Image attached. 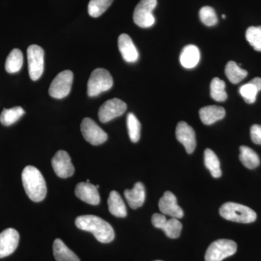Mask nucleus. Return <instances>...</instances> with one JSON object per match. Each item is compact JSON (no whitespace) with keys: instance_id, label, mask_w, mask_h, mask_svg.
Wrapping results in <instances>:
<instances>
[{"instance_id":"cd10ccee","label":"nucleus","mask_w":261,"mask_h":261,"mask_svg":"<svg viewBox=\"0 0 261 261\" xmlns=\"http://www.w3.org/2000/svg\"><path fill=\"white\" fill-rule=\"evenodd\" d=\"M211 96L217 102H224L227 99L226 84L219 78H214L211 84Z\"/></svg>"},{"instance_id":"412c9836","label":"nucleus","mask_w":261,"mask_h":261,"mask_svg":"<svg viewBox=\"0 0 261 261\" xmlns=\"http://www.w3.org/2000/svg\"><path fill=\"white\" fill-rule=\"evenodd\" d=\"M108 205L110 213L116 217L124 218L127 216L126 205L118 192L112 191L110 193Z\"/></svg>"},{"instance_id":"a878e982","label":"nucleus","mask_w":261,"mask_h":261,"mask_svg":"<svg viewBox=\"0 0 261 261\" xmlns=\"http://www.w3.org/2000/svg\"><path fill=\"white\" fill-rule=\"evenodd\" d=\"M204 162L206 168L211 171L213 177L219 178L221 176V166L217 155L211 149H206L204 152Z\"/></svg>"},{"instance_id":"dca6fc26","label":"nucleus","mask_w":261,"mask_h":261,"mask_svg":"<svg viewBox=\"0 0 261 261\" xmlns=\"http://www.w3.org/2000/svg\"><path fill=\"white\" fill-rule=\"evenodd\" d=\"M75 195L86 203L97 205L100 202L97 187L89 182H81L75 188Z\"/></svg>"},{"instance_id":"4468645a","label":"nucleus","mask_w":261,"mask_h":261,"mask_svg":"<svg viewBox=\"0 0 261 261\" xmlns=\"http://www.w3.org/2000/svg\"><path fill=\"white\" fill-rule=\"evenodd\" d=\"M19 239V233L14 228H7L0 233V258L9 256L14 252L18 247Z\"/></svg>"},{"instance_id":"2f4dec72","label":"nucleus","mask_w":261,"mask_h":261,"mask_svg":"<svg viewBox=\"0 0 261 261\" xmlns=\"http://www.w3.org/2000/svg\"><path fill=\"white\" fill-rule=\"evenodd\" d=\"M199 15L202 23L207 27H214L218 23L216 11L210 6H205L201 8Z\"/></svg>"},{"instance_id":"6e6552de","label":"nucleus","mask_w":261,"mask_h":261,"mask_svg":"<svg viewBox=\"0 0 261 261\" xmlns=\"http://www.w3.org/2000/svg\"><path fill=\"white\" fill-rule=\"evenodd\" d=\"M27 58L30 78L33 81H37L44 72V51L37 44H32L27 49Z\"/></svg>"},{"instance_id":"9b49d317","label":"nucleus","mask_w":261,"mask_h":261,"mask_svg":"<svg viewBox=\"0 0 261 261\" xmlns=\"http://www.w3.org/2000/svg\"><path fill=\"white\" fill-rule=\"evenodd\" d=\"M152 223L154 227L163 230L168 238L176 239L181 234L182 224L177 219L172 218L167 220L165 215L154 214L152 217Z\"/></svg>"},{"instance_id":"72a5a7b5","label":"nucleus","mask_w":261,"mask_h":261,"mask_svg":"<svg viewBox=\"0 0 261 261\" xmlns=\"http://www.w3.org/2000/svg\"><path fill=\"white\" fill-rule=\"evenodd\" d=\"M250 137L254 143L261 145V126L252 125L250 128Z\"/></svg>"},{"instance_id":"f257e3e1","label":"nucleus","mask_w":261,"mask_h":261,"mask_svg":"<svg viewBox=\"0 0 261 261\" xmlns=\"http://www.w3.org/2000/svg\"><path fill=\"white\" fill-rule=\"evenodd\" d=\"M75 224L80 229L93 233L101 243H111L115 238L114 230L111 225L98 216L84 215L75 220Z\"/></svg>"},{"instance_id":"f8f14e48","label":"nucleus","mask_w":261,"mask_h":261,"mask_svg":"<svg viewBox=\"0 0 261 261\" xmlns=\"http://www.w3.org/2000/svg\"><path fill=\"white\" fill-rule=\"evenodd\" d=\"M51 166L57 176L60 178L70 177L74 173V166L72 164L69 154L65 150H59L56 152L51 159Z\"/></svg>"},{"instance_id":"0eeeda50","label":"nucleus","mask_w":261,"mask_h":261,"mask_svg":"<svg viewBox=\"0 0 261 261\" xmlns=\"http://www.w3.org/2000/svg\"><path fill=\"white\" fill-rule=\"evenodd\" d=\"M73 81V72L63 70L56 75L49 89V94L56 99H63L69 94Z\"/></svg>"},{"instance_id":"bb28decb","label":"nucleus","mask_w":261,"mask_h":261,"mask_svg":"<svg viewBox=\"0 0 261 261\" xmlns=\"http://www.w3.org/2000/svg\"><path fill=\"white\" fill-rule=\"evenodd\" d=\"M25 111L21 107L4 109L0 115V122L5 126H9L18 121L23 116Z\"/></svg>"},{"instance_id":"b1692460","label":"nucleus","mask_w":261,"mask_h":261,"mask_svg":"<svg viewBox=\"0 0 261 261\" xmlns=\"http://www.w3.org/2000/svg\"><path fill=\"white\" fill-rule=\"evenodd\" d=\"M240 150V160L245 167L254 169L260 165L258 155L253 149L247 146H241Z\"/></svg>"},{"instance_id":"c9c22d12","label":"nucleus","mask_w":261,"mask_h":261,"mask_svg":"<svg viewBox=\"0 0 261 261\" xmlns=\"http://www.w3.org/2000/svg\"><path fill=\"white\" fill-rule=\"evenodd\" d=\"M222 18H226V16H225V15H222Z\"/></svg>"},{"instance_id":"39448f33","label":"nucleus","mask_w":261,"mask_h":261,"mask_svg":"<svg viewBox=\"0 0 261 261\" xmlns=\"http://www.w3.org/2000/svg\"><path fill=\"white\" fill-rule=\"evenodd\" d=\"M238 250V245L232 240L221 239L211 244L206 251L205 261H222L231 256Z\"/></svg>"},{"instance_id":"473e14b6","label":"nucleus","mask_w":261,"mask_h":261,"mask_svg":"<svg viewBox=\"0 0 261 261\" xmlns=\"http://www.w3.org/2000/svg\"><path fill=\"white\" fill-rule=\"evenodd\" d=\"M240 94L243 97L244 100L248 104H252L256 101L257 93L259 91L253 84L248 82L247 84H244L239 89Z\"/></svg>"},{"instance_id":"6ab92c4d","label":"nucleus","mask_w":261,"mask_h":261,"mask_svg":"<svg viewBox=\"0 0 261 261\" xmlns=\"http://www.w3.org/2000/svg\"><path fill=\"white\" fill-rule=\"evenodd\" d=\"M200 59V53L199 48L193 44L184 47L179 58L182 66L187 69H191L197 66Z\"/></svg>"},{"instance_id":"7ed1b4c3","label":"nucleus","mask_w":261,"mask_h":261,"mask_svg":"<svg viewBox=\"0 0 261 261\" xmlns=\"http://www.w3.org/2000/svg\"><path fill=\"white\" fill-rule=\"evenodd\" d=\"M220 215L224 219L234 222L250 224L257 219V214L247 206L235 202H226L220 207Z\"/></svg>"},{"instance_id":"aec40b11","label":"nucleus","mask_w":261,"mask_h":261,"mask_svg":"<svg viewBox=\"0 0 261 261\" xmlns=\"http://www.w3.org/2000/svg\"><path fill=\"white\" fill-rule=\"evenodd\" d=\"M201 121L205 125H211L222 119L226 115L224 108L217 106H209L200 110Z\"/></svg>"},{"instance_id":"2eb2a0df","label":"nucleus","mask_w":261,"mask_h":261,"mask_svg":"<svg viewBox=\"0 0 261 261\" xmlns=\"http://www.w3.org/2000/svg\"><path fill=\"white\" fill-rule=\"evenodd\" d=\"M159 208L163 215H167L175 219H181L184 212L178 205L177 199L172 192L167 191L159 201Z\"/></svg>"},{"instance_id":"c756f323","label":"nucleus","mask_w":261,"mask_h":261,"mask_svg":"<svg viewBox=\"0 0 261 261\" xmlns=\"http://www.w3.org/2000/svg\"><path fill=\"white\" fill-rule=\"evenodd\" d=\"M113 0H90L88 5V13L93 18L102 15L112 5Z\"/></svg>"},{"instance_id":"1a4fd4ad","label":"nucleus","mask_w":261,"mask_h":261,"mask_svg":"<svg viewBox=\"0 0 261 261\" xmlns=\"http://www.w3.org/2000/svg\"><path fill=\"white\" fill-rule=\"evenodd\" d=\"M81 130L85 140L92 145H101L108 140L106 132L91 118H84L81 123Z\"/></svg>"},{"instance_id":"393cba45","label":"nucleus","mask_w":261,"mask_h":261,"mask_svg":"<svg viewBox=\"0 0 261 261\" xmlns=\"http://www.w3.org/2000/svg\"><path fill=\"white\" fill-rule=\"evenodd\" d=\"M225 73L231 83L237 84L242 82L247 75V70L240 68L235 62L229 61L225 68Z\"/></svg>"},{"instance_id":"4be33fe9","label":"nucleus","mask_w":261,"mask_h":261,"mask_svg":"<svg viewBox=\"0 0 261 261\" xmlns=\"http://www.w3.org/2000/svg\"><path fill=\"white\" fill-rule=\"evenodd\" d=\"M53 254L57 261H80L74 252L60 239H56L53 243Z\"/></svg>"},{"instance_id":"f03ea898","label":"nucleus","mask_w":261,"mask_h":261,"mask_svg":"<svg viewBox=\"0 0 261 261\" xmlns=\"http://www.w3.org/2000/svg\"><path fill=\"white\" fill-rule=\"evenodd\" d=\"M22 182L27 196L32 201L41 202L47 195V185L42 173L34 166H28L22 172Z\"/></svg>"},{"instance_id":"f3484780","label":"nucleus","mask_w":261,"mask_h":261,"mask_svg":"<svg viewBox=\"0 0 261 261\" xmlns=\"http://www.w3.org/2000/svg\"><path fill=\"white\" fill-rule=\"evenodd\" d=\"M118 44L120 53L125 61L133 63L138 61V50L128 34H121L118 37Z\"/></svg>"},{"instance_id":"423d86ee","label":"nucleus","mask_w":261,"mask_h":261,"mask_svg":"<svg viewBox=\"0 0 261 261\" xmlns=\"http://www.w3.org/2000/svg\"><path fill=\"white\" fill-rule=\"evenodd\" d=\"M157 0H141L134 12L135 23L141 28H149L155 22L152 11L157 6Z\"/></svg>"},{"instance_id":"7c9ffc66","label":"nucleus","mask_w":261,"mask_h":261,"mask_svg":"<svg viewBox=\"0 0 261 261\" xmlns=\"http://www.w3.org/2000/svg\"><path fill=\"white\" fill-rule=\"evenodd\" d=\"M247 42L256 51H261V27H250L246 31Z\"/></svg>"},{"instance_id":"e433bc0d","label":"nucleus","mask_w":261,"mask_h":261,"mask_svg":"<svg viewBox=\"0 0 261 261\" xmlns=\"http://www.w3.org/2000/svg\"><path fill=\"white\" fill-rule=\"evenodd\" d=\"M155 261H161V260H155Z\"/></svg>"},{"instance_id":"9d476101","label":"nucleus","mask_w":261,"mask_h":261,"mask_svg":"<svg viewBox=\"0 0 261 261\" xmlns=\"http://www.w3.org/2000/svg\"><path fill=\"white\" fill-rule=\"evenodd\" d=\"M127 106L126 103L118 98H113L106 101L99 108L98 116L102 123H108L114 118L121 116L126 112Z\"/></svg>"},{"instance_id":"5701e85b","label":"nucleus","mask_w":261,"mask_h":261,"mask_svg":"<svg viewBox=\"0 0 261 261\" xmlns=\"http://www.w3.org/2000/svg\"><path fill=\"white\" fill-rule=\"evenodd\" d=\"M23 64V56L18 49H13L5 62V70L8 73H15L21 69Z\"/></svg>"},{"instance_id":"f704fd0d","label":"nucleus","mask_w":261,"mask_h":261,"mask_svg":"<svg viewBox=\"0 0 261 261\" xmlns=\"http://www.w3.org/2000/svg\"><path fill=\"white\" fill-rule=\"evenodd\" d=\"M250 82L256 87L259 92L261 91V78L256 77V78H254L253 80L250 81Z\"/></svg>"},{"instance_id":"20e7f679","label":"nucleus","mask_w":261,"mask_h":261,"mask_svg":"<svg viewBox=\"0 0 261 261\" xmlns=\"http://www.w3.org/2000/svg\"><path fill=\"white\" fill-rule=\"evenodd\" d=\"M112 75L104 68H96L91 73L87 84V94L89 97H96L112 88Z\"/></svg>"},{"instance_id":"a211bd4d","label":"nucleus","mask_w":261,"mask_h":261,"mask_svg":"<svg viewBox=\"0 0 261 261\" xmlns=\"http://www.w3.org/2000/svg\"><path fill=\"white\" fill-rule=\"evenodd\" d=\"M128 205L132 209H137L143 205L145 200V189L143 184L137 182L132 190H126L124 192Z\"/></svg>"},{"instance_id":"c85d7f7f","label":"nucleus","mask_w":261,"mask_h":261,"mask_svg":"<svg viewBox=\"0 0 261 261\" xmlns=\"http://www.w3.org/2000/svg\"><path fill=\"white\" fill-rule=\"evenodd\" d=\"M128 135L132 142H139L140 139L141 123L134 113H129L126 118Z\"/></svg>"},{"instance_id":"ddd939ff","label":"nucleus","mask_w":261,"mask_h":261,"mask_svg":"<svg viewBox=\"0 0 261 261\" xmlns=\"http://www.w3.org/2000/svg\"><path fill=\"white\" fill-rule=\"evenodd\" d=\"M176 139L185 147L187 153L192 154L195 151L196 142L195 132L193 128L185 121H180L176 126Z\"/></svg>"}]
</instances>
